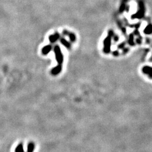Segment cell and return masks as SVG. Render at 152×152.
I'll return each instance as SVG.
<instances>
[{"label": "cell", "mask_w": 152, "mask_h": 152, "mask_svg": "<svg viewBox=\"0 0 152 152\" xmlns=\"http://www.w3.org/2000/svg\"><path fill=\"white\" fill-rule=\"evenodd\" d=\"M35 144L33 142H30L27 146V152H34Z\"/></svg>", "instance_id": "obj_1"}, {"label": "cell", "mask_w": 152, "mask_h": 152, "mask_svg": "<svg viewBox=\"0 0 152 152\" xmlns=\"http://www.w3.org/2000/svg\"><path fill=\"white\" fill-rule=\"evenodd\" d=\"M15 152H24V148H23V144L22 143H20L16 147Z\"/></svg>", "instance_id": "obj_2"}, {"label": "cell", "mask_w": 152, "mask_h": 152, "mask_svg": "<svg viewBox=\"0 0 152 152\" xmlns=\"http://www.w3.org/2000/svg\"><path fill=\"white\" fill-rule=\"evenodd\" d=\"M61 71V67L60 66H58L57 67L55 68L54 69H53V71H51V73L53 75H57L58 73H59Z\"/></svg>", "instance_id": "obj_3"}, {"label": "cell", "mask_w": 152, "mask_h": 152, "mask_svg": "<svg viewBox=\"0 0 152 152\" xmlns=\"http://www.w3.org/2000/svg\"><path fill=\"white\" fill-rule=\"evenodd\" d=\"M144 32L146 33V34H150V33H152V25H149L145 28Z\"/></svg>", "instance_id": "obj_4"}]
</instances>
